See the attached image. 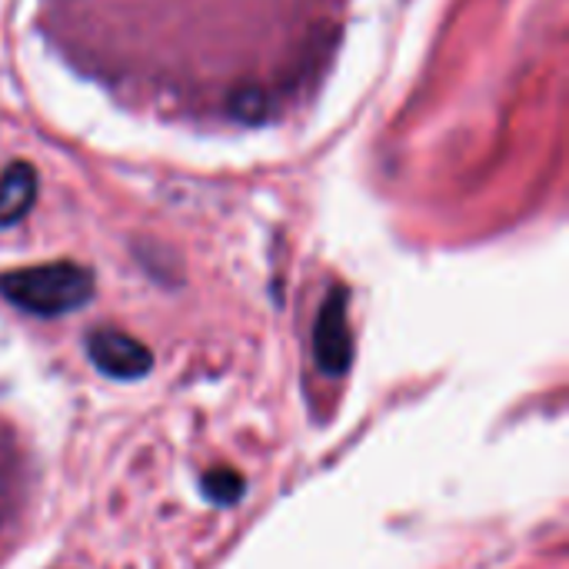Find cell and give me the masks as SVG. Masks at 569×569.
Here are the masks:
<instances>
[{"label":"cell","mask_w":569,"mask_h":569,"mask_svg":"<svg viewBox=\"0 0 569 569\" xmlns=\"http://www.w3.org/2000/svg\"><path fill=\"white\" fill-rule=\"evenodd\" d=\"M90 293H93V273L80 263H43V267L0 273V297L37 317L70 313L83 307Z\"/></svg>","instance_id":"1"},{"label":"cell","mask_w":569,"mask_h":569,"mask_svg":"<svg viewBox=\"0 0 569 569\" xmlns=\"http://www.w3.org/2000/svg\"><path fill=\"white\" fill-rule=\"evenodd\" d=\"M33 500V463L17 427L0 413V560L23 530Z\"/></svg>","instance_id":"2"},{"label":"cell","mask_w":569,"mask_h":569,"mask_svg":"<svg viewBox=\"0 0 569 569\" xmlns=\"http://www.w3.org/2000/svg\"><path fill=\"white\" fill-rule=\"evenodd\" d=\"M87 350L93 357V363L117 380H137L150 370V350L143 343H137L133 337L100 327L87 337Z\"/></svg>","instance_id":"3"},{"label":"cell","mask_w":569,"mask_h":569,"mask_svg":"<svg viewBox=\"0 0 569 569\" xmlns=\"http://www.w3.org/2000/svg\"><path fill=\"white\" fill-rule=\"evenodd\" d=\"M37 197V173L30 163H10L0 173V227L17 223Z\"/></svg>","instance_id":"4"}]
</instances>
